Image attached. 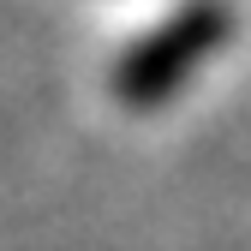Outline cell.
I'll return each mask as SVG.
<instances>
[{
	"instance_id": "cell-1",
	"label": "cell",
	"mask_w": 251,
	"mask_h": 251,
	"mask_svg": "<svg viewBox=\"0 0 251 251\" xmlns=\"http://www.w3.org/2000/svg\"><path fill=\"white\" fill-rule=\"evenodd\" d=\"M227 36H233V6L227 0H185V6H174L155 30H144V36H132L120 48L114 96L132 114L168 108L215 60V48H227Z\"/></svg>"
}]
</instances>
